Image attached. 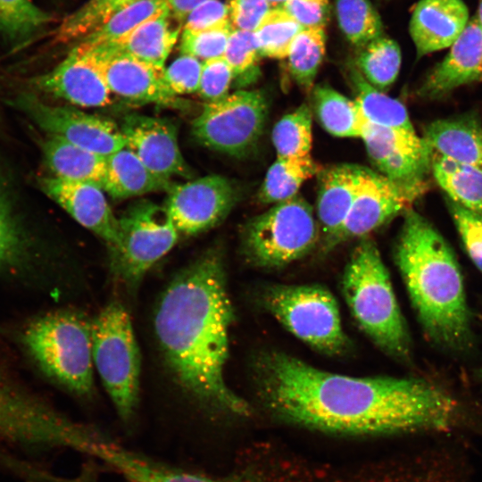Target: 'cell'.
Masks as SVG:
<instances>
[{"instance_id": "cell-1", "label": "cell", "mask_w": 482, "mask_h": 482, "mask_svg": "<svg viewBox=\"0 0 482 482\" xmlns=\"http://www.w3.org/2000/svg\"><path fill=\"white\" fill-rule=\"evenodd\" d=\"M255 371L268 407L303 426L347 434L470 430L482 436V423L425 379L336 374L276 351L262 354Z\"/></svg>"}, {"instance_id": "cell-17", "label": "cell", "mask_w": 482, "mask_h": 482, "mask_svg": "<svg viewBox=\"0 0 482 482\" xmlns=\"http://www.w3.org/2000/svg\"><path fill=\"white\" fill-rule=\"evenodd\" d=\"M125 147L133 152L154 175L170 180L190 178L191 171L179 149L178 129L165 118L132 113L120 126Z\"/></svg>"}, {"instance_id": "cell-31", "label": "cell", "mask_w": 482, "mask_h": 482, "mask_svg": "<svg viewBox=\"0 0 482 482\" xmlns=\"http://www.w3.org/2000/svg\"><path fill=\"white\" fill-rule=\"evenodd\" d=\"M320 172L311 154L303 157H277L269 168L260 189L264 204H278L296 195L302 184Z\"/></svg>"}, {"instance_id": "cell-49", "label": "cell", "mask_w": 482, "mask_h": 482, "mask_svg": "<svg viewBox=\"0 0 482 482\" xmlns=\"http://www.w3.org/2000/svg\"><path fill=\"white\" fill-rule=\"evenodd\" d=\"M475 17L478 20L480 27L482 28V0H479L478 12Z\"/></svg>"}, {"instance_id": "cell-21", "label": "cell", "mask_w": 482, "mask_h": 482, "mask_svg": "<svg viewBox=\"0 0 482 482\" xmlns=\"http://www.w3.org/2000/svg\"><path fill=\"white\" fill-rule=\"evenodd\" d=\"M462 0H420L410 21L418 57L450 47L469 22Z\"/></svg>"}, {"instance_id": "cell-47", "label": "cell", "mask_w": 482, "mask_h": 482, "mask_svg": "<svg viewBox=\"0 0 482 482\" xmlns=\"http://www.w3.org/2000/svg\"><path fill=\"white\" fill-rule=\"evenodd\" d=\"M281 7L303 28H325L328 18V0H287Z\"/></svg>"}, {"instance_id": "cell-36", "label": "cell", "mask_w": 482, "mask_h": 482, "mask_svg": "<svg viewBox=\"0 0 482 482\" xmlns=\"http://www.w3.org/2000/svg\"><path fill=\"white\" fill-rule=\"evenodd\" d=\"M303 29L281 6L273 7L254 30L261 56L287 58Z\"/></svg>"}, {"instance_id": "cell-8", "label": "cell", "mask_w": 482, "mask_h": 482, "mask_svg": "<svg viewBox=\"0 0 482 482\" xmlns=\"http://www.w3.org/2000/svg\"><path fill=\"white\" fill-rule=\"evenodd\" d=\"M265 304L289 332L318 351L334 355L346 349L337 303L325 287L275 286L267 291Z\"/></svg>"}, {"instance_id": "cell-38", "label": "cell", "mask_w": 482, "mask_h": 482, "mask_svg": "<svg viewBox=\"0 0 482 482\" xmlns=\"http://www.w3.org/2000/svg\"><path fill=\"white\" fill-rule=\"evenodd\" d=\"M51 20L32 0H0V32L9 39H24Z\"/></svg>"}, {"instance_id": "cell-24", "label": "cell", "mask_w": 482, "mask_h": 482, "mask_svg": "<svg viewBox=\"0 0 482 482\" xmlns=\"http://www.w3.org/2000/svg\"><path fill=\"white\" fill-rule=\"evenodd\" d=\"M43 155L54 177L104 187L107 156L48 134L42 145Z\"/></svg>"}, {"instance_id": "cell-19", "label": "cell", "mask_w": 482, "mask_h": 482, "mask_svg": "<svg viewBox=\"0 0 482 482\" xmlns=\"http://www.w3.org/2000/svg\"><path fill=\"white\" fill-rule=\"evenodd\" d=\"M89 49L98 56L112 95L139 104L167 106L179 104L176 96L166 85L164 69H158L120 52L104 48Z\"/></svg>"}, {"instance_id": "cell-20", "label": "cell", "mask_w": 482, "mask_h": 482, "mask_svg": "<svg viewBox=\"0 0 482 482\" xmlns=\"http://www.w3.org/2000/svg\"><path fill=\"white\" fill-rule=\"evenodd\" d=\"M482 79V28L470 19L447 55L428 75L419 89L420 96L436 99L453 89Z\"/></svg>"}, {"instance_id": "cell-34", "label": "cell", "mask_w": 482, "mask_h": 482, "mask_svg": "<svg viewBox=\"0 0 482 482\" xmlns=\"http://www.w3.org/2000/svg\"><path fill=\"white\" fill-rule=\"evenodd\" d=\"M312 118L308 105H300L274 126L271 139L277 157L292 158L311 154Z\"/></svg>"}, {"instance_id": "cell-22", "label": "cell", "mask_w": 482, "mask_h": 482, "mask_svg": "<svg viewBox=\"0 0 482 482\" xmlns=\"http://www.w3.org/2000/svg\"><path fill=\"white\" fill-rule=\"evenodd\" d=\"M363 167L353 164L331 166L320 175L317 215L324 236V248L343 226L358 192Z\"/></svg>"}, {"instance_id": "cell-16", "label": "cell", "mask_w": 482, "mask_h": 482, "mask_svg": "<svg viewBox=\"0 0 482 482\" xmlns=\"http://www.w3.org/2000/svg\"><path fill=\"white\" fill-rule=\"evenodd\" d=\"M31 83L38 91L79 107L112 104V93L97 54L80 44L53 70L34 78Z\"/></svg>"}, {"instance_id": "cell-42", "label": "cell", "mask_w": 482, "mask_h": 482, "mask_svg": "<svg viewBox=\"0 0 482 482\" xmlns=\"http://www.w3.org/2000/svg\"><path fill=\"white\" fill-rule=\"evenodd\" d=\"M203 62L191 55L181 54L163 70L170 91L176 96L198 91Z\"/></svg>"}, {"instance_id": "cell-40", "label": "cell", "mask_w": 482, "mask_h": 482, "mask_svg": "<svg viewBox=\"0 0 482 482\" xmlns=\"http://www.w3.org/2000/svg\"><path fill=\"white\" fill-rule=\"evenodd\" d=\"M234 27L231 21L220 26L203 29H183L180 37V51L201 62L222 57Z\"/></svg>"}, {"instance_id": "cell-45", "label": "cell", "mask_w": 482, "mask_h": 482, "mask_svg": "<svg viewBox=\"0 0 482 482\" xmlns=\"http://www.w3.org/2000/svg\"><path fill=\"white\" fill-rule=\"evenodd\" d=\"M229 19L235 29L254 31L273 8L268 0H229Z\"/></svg>"}, {"instance_id": "cell-12", "label": "cell", "mask_w": 482, "mask_h": 482, "mask_svg": "<svg viewBox=\"0 0 482 482\" xmlns=\"http://www.w3.org/2000/svg\"><path fill=\"white\" fill-rule=\"evenodd\" d=\"M17 104L39 128L73 145L104 156L125 147L120 126L112 120L73 106L49 104L33 94L20 96Z\"/></svg>"}, {"instance_id": "cell-3", "label": "cell", "mask_w": 482, "mask_h": 482, "mask_svg": "<svg viewBox=\"0 0 482 482\" xmlns=\"http://www.w3.org/2000/svg\"><path fill=\"white\" fill-rule=\"evenodd\" d=\"M395 262L427 335L446 348H466L471 324L458 262L439 231L412 209L404 212Z\"/></svg>"}, {"instance_id": "cell-33", "label": "cell", "mask_w": 482, "mask_h": 482, "mask_svg": "<svg viewBox=\"0 0 482 482\" xmlns=\"http://www.w3.org/2000/svg\"><path fill=\"white\" fill-rule=\"evenodd\" d=\"M325 28H303L295 37L287 54L288 68L296 83L312 89L325 54Z\"/></svg>"}, {"instance_id": "cell-2", "label": "cell", "mask_w": 482, "mask_h": 482, "mask_svg": "<svg viewBox=\"0 0 482 482\" xmlns=\"http://www.w3.org/2000/svg\"><path fill=\"white\" fill-rule=\"evenodd\" d=\"M233 308L220 253L209 249L183 268L156 304L154 334L177 383L205 407L247 415L249 405L227 385Z\"/></svg>"}, {"instance_id": "cell-7", "label": "cell", "mask_w": 482, "mask_h": 482, "mask_svg": "<svg viewBox=\"0 0 482 482\" xmlns=\"http://www.w3.org/2000/svg\"><path fill=\"white\" fill-rule=\"evenodd\" d=\"M318 237L312 208L296 195L253 219L246 226L244 247L253 263L278 268L308 253Z\"/></svg>"}, {"instance_id": "cell-25", "label": "cell", "mask_w": 482, "mask_h": 482, "mask_svg": "<svg viewBox=\"0 0 482 482\" xmlns=\"http://www.w3.org/2000/svg\"><path fill=\"white\" fill-rule=\"evenodd\" d=\"M170 18L167 12L150 19L112 45L100 48L120 52L158 69H164L180 33L179 27L170 25Z\"/></svg>"}, {"instance_id": "cell-5", "label": "cell", "mask_w": 482, "mask_h": 482, "mask_svg": "<svg viewBox=\"0 0 482 482\" xmlns=\"http://www.w3.org/2000/svg\"><path fill=\"white\" fill-rule=\"evenodd\" d=\"M27 348L42 370L72 393L94 389L91 320L76 311L47 313L26 328Z\"/></svg>"}, {"instance_id": "cell-27", "label": "cell", "mask_w": 482, "mask_h": 482, "mask_svg": "<svg viewBox=\"0 0 482 482\" xmlns=\"http://www.w3.org/2000/svg\"><path fill=\"white\" fill-rule=\"evenodd\" d=\"M430 169L448 199L482 215V170L431 154Z\"/></svg>"}, {"instance_id": "cell-50", "label": "cell", "mask_w": 482, "mask_h": 482, "mask_svg": "<svg viewBox=\"0 0 482 482\" xmlns=\"http://www.w3.org/2000/svg\"><path fill=\"white\" fill-rule=\"evenodd\" d=\"M273 7L281 6L287 0H268Z\"/></svg>"}, {"instance_id": "cell-6", "label": "cell", "mask_w": 482, "mask_h": 482, "mask_svg": "<svg viewBox=\"0 0 482 482\" xmlns=\"http://www.w3.org/2000/svg\"><path fill=\"white\" fill-rule=\"evenodd\" d=\"M94 368L124 421L136 411L141 359L130 317L124 306L112 302L91 320Z\"/></svg>"}, {"instance_id": "cell-41", "label": "cell", "mask_w": 482, "mask_h": 482, "mask_svg": "<svg viewBox=\"0 0 482 482\" xmlns=\"http://www.w3.org/2000/svg\"><path fill=\"white\" fill-rule=\"evenodd\" d=\"M449 211L470 258L482 272V215L447 199Z\"/></svg>"}, {"instance_id": "cell-10", "label": "cell", "mask_w": 482, "mask_h": 482, "mask_svg": "<svg viewBox=\"0 0 482 482\" xmlns=\"http://www.w3.org/2000/svg\"><path fill=\"white\" fill-rule=\"evenodd\" d=\"M268 100L260 90H237L207 102L193 120L192 133L203 145L241 157L257 144L262 134Z\"/></svg>"}, {"instance_id": "cell-30", "label": "cell", "mask_w": 482, "mask_h": 482, "mask_svg": "<svg viewBox=\"0 0 482 482\" xmlns=\"http://www.w3.org/2000/svg\"><path fill=\"white\" fill-rule=\"evenodd\" d=\"M169 12L165 0H138L115 13L83 37L81 45L105 47L124 37L145 21Z\"/></svg>"}, {"instance_id": "cell-18", "label": "cell", "mask_w": 482, "mask_h": 482, "mask_svg": "<svg viewBox=\"0 0 482 482\" xmlns=\"http://www.w3.org/2000/svg\"><path fill=\"white\" fill-rule=\"evenodd\" d=\"M40 185L46 195L78 223L104 241L111 259L119 253L118 218L113 214L100 186L54 176L40 179Z\"/></svg>"}, {"instance_id": "cell-15", "label": "cell", "mask_w": 482, "mask_h": 482, "mask_svg": "<svg viewBox=\"0 0 482 482\" xmlns=\"http://www.w3.org/2000/svg\"><path fill=\"white\" fill-rule=\"evenodd\" d=\"M361 138L370 160L382 175L403 184L426 183L431 151L415 131L365 121Z\"/></svg>"}, {"instance_id": "cell-13", "label": "cell", "mask_w": 482, "mask_h": 482, "mask_svg": "<svg viewBox=\"0 0 482 482\" xmlns=\"http://www.w3.org/2000/svg\"><path fill=\"white\" fill-rule=\"evenodd\" d=\"M426 188V183L403 184L365 168L351 211L325 248L331 249L344 241L364 237L405 212Z\"/></svg>"}, {"instance_id": "cell-51", "label": "cell", "mask_w": 482, "mask_h": 482, "mask_svg": "<svg viewBox=\"0 0 482 482\" xmlns=\"http://www.w3.org/2000/svg\"><path fill=\"white\" fill-rule=\"evenodd\" d=\"M61 418H62V416H61ZM61 418H60V419H61ZM59 421H60V420H59ZM59 421H58V422H59ZM58 424H59V423H58ZM58 424H57V426H56L55 432H56L57 427H58ZM55 432H54V433H55ZM54 436H55V434H54ZM54 446H55V445H54Z\"/></svg>"}, {"instance_id": "cell-46", "label": "cell", "mask_w": 482, "mask_h": 482, "mask_svg": "<svg viewBox=\"0 0 482 482\" xmlns=\"http://www.w3.org/2000/svg\"><path fill=\"white\" fill-rule=\"evenodd\" d=\"M229 4L220 0H208L196 6L186 18L183 29L203 30L229 21Z\"/></svg>"}, {"instance_id": "cell-32", "label": "cell", "mask_w": 482, "mask_h": 482, "mask_svg": "<svg viewBox=\"0 0 482 482\" xmlns=\"http://www.w3.org/2000/svg\"><path fill=\"white\" fill-rule=\"evenodd\" d=\"M401 62L397 43L381 36L360 48L355 68L370 84L383 91L396 79Z\"/></svg>"}, {"instance_id": "cell-44", "label": "cell", "mask_w": 482, "mask_h": 482, "mask_svg": "<svg viewBox=\"0 0 482 482\" xmlns=\"http://www.w3.org/2000/svg\"><path fill=\"white\" fill-rule=\"evenodd\" d=\"M21 242V235L10 199L0 184V265L18 253Z\"/></svg>"}, {"instance_id": "cell-14", "label": "cell", "mask_w": 482, "mask_h": 482, "mask_svg": "<svg viewBox=\"0 0 482 482\" xmlns=\"http://www.w3.org/2000/svg\"><path fill=\"white\" fill-rule=\"evenodd\" d=\"M165 207L179 231L193 236L220 222L236 203L237 194L227 178L208 175L172 185Z\"/></svg>"}, {"instance_id": "cell-4", "label": "cell", "mask_w": 482, "mask_h": 482, "mask_svg": "<svg viewBox=\"0 0 482 482\" xmlns=\"http://www.w3.org/2000/svg\"><path fill=\"white\" fill-rule=\"evenodd\" d=\"M343 292L362 329L390 355H410L407 328L389 274L376 245L362 240L353 249L343 276Z\"/></svg>"}, {"instance_id": "cell-37", "label": "cell", "mask_w": 482, "mask_h": 482, "mask_svg": "<svg viewBox=\"0 0 482 482\" xmlns=\"http://www.w3.org/2000/svg\"><path fill=\"white\" fill-rule=\"evenodd\" d=\"M138 0H88L68 15L56 29V39L66 42L85 37L113 13Z\"/></svg>"}, {"instance_id": "cell-29", "label": "cell", "mask_w": 482, "mask_h": 482, "mask_svg": "<svg viewBox=\"0 0 482 482\" xmlns=\"http://www.w3.org/2000/svg\"><path fill=\"white\" fill-rule=\"evenodd\" d=\"M355 99L365 121L387 128L415 131L403 103L370 84L354 67L351 71Z\"/></svg>"}, {"instance_id": "cell-28", "label": "cell", "mask_w": 482, "mask_h": 482, "mask_svg": "<svg viewBox=\"0 0 482 482\" xmlns=\"http://www.w3.org/2000/svg\"><path fill=\"white\" fill-rule=\"evenodd\" d=\"M312 105L328 133L339 137H361L365 120L354 100L328 85H320L312 90Z\"/></svg>"}, {"instance_id": "cell-48", "label": "cell", "mask_w": 482, "mask_h": 482, "mask_svg": "<svg viewBox=\"0 0 482 482\" xmlns=\"http://www.w3.org/2000/svg\"><path fill=\"white\" fill-rule=\"evenodd\" d=\"M208 0H165L170 17L182 24L196 6Z\"/></svg>"}, {"instance_id": "cell-9", "label": "cell", "mask_w": 482, "mask_h": 482, "mask_svg": "<svg viewBox=\"0 0 482 482\" xmlns=\"http://www.w3.org/2000/svg\"><path fill=\"white\" fill-rule=\"evenodd\" d=\"M120 251L111 259L118 278L136 287L150 268L166 255L179 239L166 207L142 199L118 218Z\"/></svg>"}, {"instance_id": "cell-23", "label": "cell", "mask_w": 482, "mask_h": 482, "mask_svg": "<svg viewBox=\"0 0 482 482\" xmlns=\"http://www.w3.org/2000/svg\"><path fill=\"white\" fill-rule=\"evenodd\" d=\"M422 138L431 154L482 170V126L474 115L436 120Z\"/></svg>"}, {"instance_id": "cell-35", "label": "cell", "mask_w": 482, "mask_h": 482, "mask_svg": "<svg viewBox=\"0 0 482 482\" xmlns=\"http://www.w3.org/2000/svg\"><path fill=\"white\" fill-rule=\"evenodd\" d=\"M339 27L353 46L361 48L383 36L381 19L369 0H335Z\"/></svg>"}, {"instance_id": "cell-11", "label": "cell", "mask_w": 482, "mask_h": 482, "mask_svg": "<svg viewBox=\"0 0 482 482\" xmlns=\"http://www.w3.org/2000/svg\"><path fill=\"white\" fill-rule=\"evenodd\" d=\"M66 446L102 461L129 482H224L135 452L91 424L74 421Z\"/></svg>"}, {"instance_id": "cell-26", "label": "cell", "mask_w": 482, "mask_h": 482, "mask_svg": "<svg viewBox=\"0 0 482 482\" xmlns=\"http://www.w3.org/2000/svg\"><path fill=\"white\" fill-rule=\"evenodd\" d=\"M170 180L157 177L138 157L124 147L107 156L103 189L114 199H125L160 190H169Z\"/></svg>"}, {"instance_id": "cell-43", "label": "cell", "mask_w": 482, "mask_h": 482, "mask_svg": "<svg viewBox=\"0 0 482 482\" xmlns=\"http://www.w3.org/2000/svg\"><path fill=\"white\" fill-rule=\"evenodd\" d=\"M233 79V71L223 56L205 61L197 93L208 102L219 100L229 94Z\"/></svg>"}, {"instance_id": "cell-39", "label": "cell", "mask_w": 482, "mask_h": 482, "mask_svg": "<svg viewBox=\"0 0 482 482\" xmlns=\"http://www.w3.org/2000/svg\"><path fill=\"white\" fill-rule=\"evenodd\" d=\"M261 56L254 31L235 29L232 30L223 54L230 66L234 78L244 84L257 76V62Z\"/></svg>"}]
</instances>
